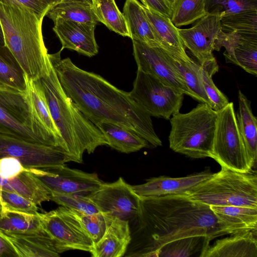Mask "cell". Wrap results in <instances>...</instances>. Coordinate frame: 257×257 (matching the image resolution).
<instances>
[{"label":"cell","mask_w":257,"mask_h":257,"mask_svg":"<svg viewBox=\"0 0 257 257\" xmlns=\"http://www.w3.org/2000/svg\"><path fill=\"white\" fill-rule=\"evenodd\" d=\"M43 20L17 0H0L5 45L33 80L48 74L52 66L42 35Z\"/></svg>","instance_id":"4"},{"label":"cell","mask_w":257,"mask_h":257,"mask_svg":"<svg viewBox=\"0 0 257 257\" xmlns=\"http://www.w3.org/2000/svg\"><path fill=\"white\" fill-rule=\"evenodd\" d=\"M29 170L14 157H7L0 159V177L2 178L11 179Z\"/></svg>","instance_id":"42"},{"label":"cell","mask_w":257,"mask_h":257,"mask_svg":"<svg viewBox=\"0 0 257 257\" xmlns=\"http://www.w3.org/2000/svg\"><path fill=\"white\" fill-rule=\"evenodd\" d=\"M230 234L257 229V208L236 206H210Z\"/></svg>","instance_id":"26"},{"label":"cell","mask_w":257,"mask_h":257,"mask_svg":"<svg viewBox=\"0 0 257 257\" xmlns=\"http://www.w3.org/2000/svg\"><path fill=\"white\" fill-rule=\"evenodd\" d=\"M256 230L239 231L217 239L200 257H257Z\"/></svg>","instance_id":"20"},{"label":"cell","mask_w":257,"mask_h":257,"mask_svg":"<svg viewBox=\"0 0 257 257\" xmlns=\"http://www.w3.org/2000/svg\"><path fill=\"white\" fill-rule=\"evenodd\" d=\"M106 217L105 232L102 238L94 244L90 253L93 257L122 256L132 239L128 220L114 216Z\"/></svg>","instance_id":"19"},{"label":"cell","mask_w":257,"mask_h":257,"mask_svg":"<svg viewBox=\"0 0 257 257\" xmlns=\"http://www.w3.org/2000/svg\"><path fill=\"white\" fill-rule=\"evenodd\" d=\"M7 157L17 159L29 169H42L71 161L59 146L33 143L0 134V159Z\"/></svg>","instance_id":"12"},{"label":"cell","mask_w":257,"mask_h":257,"mask_svg":"<svg viewBox=\"0 0 257 257\" xmlns=\"http://www.w3.org/2000/svg\"><path fill=\"white\" fill-rule=\"evenodd\" d=\"M61 51L49 54L51 63L66 94L92 122H111L135 133L154 147L162 145L151 116L129 92L98 74L81 69L69 58L61 59Z\"/></svg>","instance_id":"1"},{"label":"cell","mask_w":257,"mask_h":257,"mask_svg":"<svg viewBox=\"0 0 257 257\" xmlns=\"http://www.w3.org/2000/svg\"><path fill=\"white\" fill-rule=\"evenodd\" d=\"M50 200L62 206L85 214L100 212L88 196L51 192Z\"/></svg>","instance_id":"39"},{"label":"cell","mask_w":257,"mask_h":257,"mask_svg":"<svg viewBox=\"0 0 257 257\" xmlns=\"http://www.w3.org/2000/svg\"><path fill=\"white\" fill-rule=\"evenodd\" d=\"M224 47L223 55L227 63H232L248 73L257 74V34L219 33L213 50Z\"/></svg>","instance_id":"16"},{"label":"cell","mask_w":257,"mask_h":257,"mask_svg":"<svg viewBox=\"0 0 257 257\" xmlns=\"http://www.w3.org/2000/svg\"><path fill=\"white\" fill-rule=\"evenodd\" d=\"M129 94L151 116L167 120L179 112L184 97L183 93L138 70Z\"/></svg>","instance_id":"9"},{"label":"cell","mask_w":257,"mask_h":257,"mask_svg":"<svg viewBox=\"0 0 257 257\" xmlns=\"http://www.w3.org/2000/svg\"><path fill=\"white\" fill-rule=\"evenodd\" d=\"M44 229L38 215L7 210L0 205V230L4 232L22 233Z\"/></svg>","instance_id":"31"},{"label":"cell","mask_w":257,"mask_h":257,"mask_svg":"<svg viewBox=\"0 0 257 257\" xmlns=\"http://www.w3.org/2000/svg\"><path fill=\"white\" fill-rule=\"evenodd\" d=\"M213 174L207 170L182 177H153L147 180L144 184L131 185V187L140 198L187 195L193 188L209 179Z\"/></svg>","instance_id":"17"},{"label":"cell","mask_w":257,"mask_h":257,"mask_svg":"<svg viewBox=\"0 0 257 257\" xmlns=\"http://www.w3.org/2000/svg\"><path fill=\"white\" fill-rule=\"evenodd\" d=\"M47 15L52 21L61 18L95 26L99 22L92 5L77 1H62L52 8Z\"/></svg>","instance_id":"29"},{"label":"cell","mask_w":257,"mask_h":257,"mask_svg":"<svg viewBox=\"0 0 257 257\" xmlns=\"http://www.w3.org/2000/svg\"><path fill=\"white\" fill-rule=\"evenodd\" d=\"M94 14L99 22L123 37H130L125 18L114 0H92Z\"/></svg>","instance_id":"30"},{"label":"cell","mask_w":257,"mask_h":257,"mask_svg":"<svg viewBox=\"0 0 257 257\" xmlns=\"http://www.w3.org/2000/svg\"><path fill=\"white\" fill-rule=\"evenodd\" d=\"M238 98L239 107L236 114L238 126L252 169L257 158V119L252 112L250 101L240 90Z\"/></svg>","instance_id":"24"},{"label":"cell","mask_w":257,"mask_h":257,"mask_svg":"<svg viewBox=\"0 0 257 257\" xmlns=\"http://www.w3.org/2000/svg\"><path fill=\"white\" fill-rule=\"evenodd\" d=\"M217 119V112L202 102L188 112L174 114L170 118V148L191 158L210 157Z\"/></svg>","instance_id":"5"},{"label":"cell","mask_w":257,"mask_h":257,"mask_svg":"<svg viewBox=\"0 0 257 257\" xmlns=\"http://www.w3.org/2000/svg\"><path fill=\"white\" fill-rule=\"evenodd\" d=\"M144 6L171 19L173 0H144Z\"/></svg>","instance_id":"44"},{"label":"cell","mask_w":257,"mask_h":257,"mask_svg":"<svg viewBox=\"0 0 257 257\" xmlns=\"http://www.w3.org/2000/svg\"><path fill=\"white\" fill-rule=\"evenodd\" d=\"M0 134L62 148L60 140L39 119L26 92L19 91L2 85H0Z\"/></svg>","instance_id":"7"},{"label":"cell","mask_w":257,"mask_h":257,"mask_svg":"<svg viewBox=\"0 0 257 257\" xmlns=\"http://www.w3.org/2000/svg\"><path fill=\"white\" fill-rule=\"evenodd\" d=\"M32 107L42 124L63 143L59 132L51 116L44 93L38 84L27 75V90Z\"/></svg>","instance_id":"32"},{"label":"cell","mask_w":257,"mask_h":257,"mask_svg":"<svg viewBox=\"0 0 257 257\" xmlns=\"http://www.w3.org/2000/svg\"><path fill=\"white\" fill-rule=\"evenodd\" d=\"M176 60L177 65L185 83L193 94L194 99L207 104L212 108V103L204 87L200 64L193 59L189 61Z\"/></svg>","instance_id":"35"},{"label":"cell","mask_w":257,"mask_h":257,"mask_svg":"<svg viewBox=\"0 0 257 257\" xmlns=\"http://www.w3.org/2000/svg\"><path fill=\"white\" fill-rule=\"evenodd\" d=\"M143 6L147 17L162 41L163 49L176 59L184 61H190L192 59L186 53L178 28L173 24L171 19L143 5Z\"/></svg>","instance_id":"23"},{"label":"cell","mask_w":257,"mask_h":257,"mask_svg":"<svg viewBox=\"0 0 257 257\" xmlns=\"http://www.w3.org/2000/svg\"><path fill=\"white\" fill-rule=\"evenodd\" d=\"M210 240L205 236H191L168 243L158 251L156 257H186L202 253L209 246Z\"/></svg>","instance_id":"33"},{"label":"cell","mask_w":257,"mask_h":257,"mask_svg":"<svg viewBox=\"0 0 257 257\" xmlns=\"http://www.w3.org/2000/svg\"><path fill=\"white\" fill-rule=\"evenodd\" d=\"M207 14L205 0H173L171 20L177 28L192 24Z\"/></svg>","instance_id":"34"},{"label":"cell","mask_w":257,"mask_h":257,"mask_svg":"<svg viewBox=\"0 0 257 257\" xmlns=\"http://www.w3.org/2000/svg\"><path fill=\"white\" fill-rule=\"evenodd\" d=\"M137 217L141 247L134 256H156L166 244L185 237L203 236L212 240L230 234L209 205L186 194L140 198Z\"/></svg>","instance_id":"2"},{"label":"cell","mask_w":257,"mask_h":257,"mask_svg":"<svg viewBox=\"0 0 257 257\" xmlns=\"http://www.w3.org/2000/svg\"><path fill=\"white\" fill-rule=\"evenodd\" d=\"M35 81L44 93L63 150L71 161L81 163L85 151L90 154L99 146L108 145L100 130L66 94L52 65L48 74Z\"/></svg>","instance_id":"3"},{"label":"cell","mask_w":257,"mask_h":257,"mask_svg":"<svg viewBox=\"0 0 257 257\" xmlns=\"http://www.w3.org/2000/svg\"><path fill=\"white\" fill-rule=\"evenodd\" d=\"M25 171L9 179L0 177V189L20 194L37 205L50 200V191L31 172Z\"/></svg>","instance_id":"25"},{"label":"cell","mask_w":257,"mask_h":257,"mask_svg":"<svg viewBox=\"0 0 257 257\" xmlns=\"http://www.w3.org/2000/svg\"><path fill=\"white\" fill-rule=\"evenodd\" d=\"M0 205L7 210L38 215L37 205L20 194L0 189Z\"/></svg>","instance_id":"40"},{"label":"cell","mask_w":257,"mask_h":257,"mask_svg":"<svg viewBox=\"0 0 257 257\" xmlns=\"http://www.w3.org/2000/svg\"><path fill=\"white\" fill-rule=\"evenodd\" d=\"M72 210L77 217L93 243L97 242L105 232L107 227L106 215L101 212L93 214H85Z\"/></svg>","instance_id":"41"},{"label":"cell","mask_w":257,"mask_h":257,"mask_svg":"<svg viewBox=\"0 0 257 257\" xmlns=\"http://www.w3.org/2000/svg\"><path fill=\"white\" fill-rule=\"evenodd\" d=\"M88 196L100 212L108 216L128 220L137 217L139 212L140 197L122 177L112 183H103Z\"/></svg>","instance_id":"14"},{"label":"cell","mask_w":257,"mask_h":257,"mask_svg":"<svg viewBox=\"0 0 257 257\" xmlns=\"http://www.w3.org/2000/svg\"><path fill=\"white\" fill-rule=\"evenodd\" d=\"M140 1L142 2V4H144V0H140Z\"/></svg>","instance_id":"48"},{"label":"cell","mask_w":257,"mask_h":257,"mask_svg":"<svg viewBox=\"0 0 257 257\" xmlns=\"http://www.w3.org/2000/svg\"><path fill=\"white\" fill-rule=\"evenodd\" d=\"M50 192L88 196L104 182L96 173L71 169L64 164L31 172Z\"/></svg>","instance_id":"13"},{"label":"cell","mask_w":257,"mask_h":257,"mask_svg":"<svg viewBox=\"0 0 257 257\" xmlns=\"http://www.w3.org/2000/svg\"><path fill=\"white\" fill-rule=\"evenodd\" d=\"M192 200L207 205L257 208V176L221 167L209 179L187 193Z\"/></svg>","instance_id":"6"},{"label":"cell","mask_w":257,"mask_h":257,"mask_svg":"<svg viewBox=\"0 0 257 257\" xmlns=\"http://www.w3.org/2000/svg\"><path fill=\"white\" fill-rule=\"evenodd\" d=\"M222 168L248 173L252 171L240 134L233 102L217 111L210 157Z\"/></svg>","instance_id":"8"},{"label":"cell","mask_w":257,"mask_h":257,"mask_svg":"<svg viewBox=\"0 0 257 257\" xmlns=\"http://www.w3.org/2000/svg\"><path fill=\"white\" fill-rule=\"evenodd\" d=\"M32 10L40 19L47 15L48 12L63 0H17Z\"/></svg>","instance_id":"43"},{"label":"cell","mask_w":257,"mask_h":257,"mask_svg":"<svg viewBox=\"0 0 257 257\" xmlns=\"http://www.w3.org/2000/svg\"><path fill=\"white\" fill-rule=\"evenodd\" d=\"M0 257H20L10 240L0 231Z\"/></svg>","instance_id":"45"},{"label":"cell","mask_w":257,"mask_h":257,"mask_svg":"<svg viewBox=\"0 0 257 257\" xmlns=\"http://www.w3.org/2000/svg\"><path fill=\"white\" fill-rule=\"evenodd\" d=\"M106 139L109 146L123 153L148 148L149 143L135 133L115 123L101 121L95 124Z\"/></svg>","instance_id":"27"},{"label":"cell","mask_w":257,"mask_h":257,"mask_svg":"<svg viewBox=\"0 0 257 257\" xmlns=\"http://www.w3.org/2000/svg\"><path fill=\"white\" fill-rule=\"evenodd\" d=\"M63 1H77L86 3L92 5V0H63Z\"/></svg>","instance_id":"47"},{"label":"cell","mask_w":257,"mask_h":257,"mask_svg":"<svg viewBox=\"0 0 257 257\" xmlns=\"http://www.w3.org/2000/svg\"><path fill=\"white\" fill-rule=\"evenodd\" d=\"M5 41L2 26L0 22V46H5Z\"/></svg>","instance_id":"46"},{"label":"cell","mask_w":257,"mask_h":257,"mask_svg":"<svg viewBox=\"0 0 257 257\" xmlns=\"http://www.w3.org/2000/svg\"><path fill=\"white\" fill-rule=\"evenodd\" d=\"M222 17L223 15L218 13L207 14L190 28H178L184 47L189 50L200 64L215 59L213 46L221 30Z\"/></svg>","instance_id":"15"},{"label":"cell","mask_w":257,"mask_h":257,"mask_svg":"<svg viewBox=\"0 0 257 257\" xmlns=\"http://www.w3.org/2000/svg\"><path fill=\"white\" fill-rule=\"evenodd\" d=\"M221 31L238 34H257V10L223 17Z\"/></svg>","instance_id":"36"},{"label":"cell","mask_w":257,"mask_h":257,"mask_svg":"<svg viewBox=\"0 0 257 257\" xmlns=\"http://www.w3.org/2000/svg\"><path fill=\"white\" fill-rule=\"evenodd\" d=\"M39 217L43 228L53 239L58 252L80 250L91 252L94 243L74 212L60 206Z\"/></svg>","instance_id":"10"},{"label":"cell","mask_w":257,"mask_h":257,"mask_svg":"<svg viewBox=\"0 0 257 257\" xmlns=\"http://www.w3.org/2000/svg\"><path fill=\"white\" fill-rule=\"evenodd\" d=\"M53 21V30L61 42V50L68 49L90 57L98 53L94 35L95 25L61 18Z\"/></svg>","instance_id":"18"},{"label":"cell","mask_w":257,"mask_h":257,"mask_svg":"<svg viewBox=\"0 0 257 257\" xmlns=\"http://www.w3.org/2000/svg\"><path fill=\"white\" fill-rule=\"evenodd\" d=\"M0 85L26 92L27 75L9 48L0 46Z\"/></svg>","instance_id":"28"},{"label":"cell","mask_w":257,"mask_h":257,"mask_svg":"<svg viewBox=\"0 0 257 257\" xmlns=\"http://www.w3.org/2000/svg\"><path fill=\"white\" fill-rule=\"evenodd\" d=\"M202 76L205 92L212 104V109L218 111L229 103L226 96L217 87L212 76L218 71V66L215 59L200 64Z\"/></svg>","instance_id":"37"},{"label":"cell","mask_w":257,"mask_h":257,"mask_svg":"<svg viewBox=\"0 0 257 257\" xmlns=\"http://www.w3.org/2000/svg\"><path fill=\"white\" fill-rule=\"evenodd\" d=\"M205 9L207 14L218 13L224 17L257 10V0H205Z\"/></svg>","instance_id":"38"},{"label":"cell","mask_w":257,"mask_h":257,"mask_svg":"<svg viewBox=\"0 0 257 257\" xmlns=\"http://www.w3.org/2000/svg\"><path fill=\"white\" fill-rule=\"evenodd\" d=\"M2 232L13 244L20 257L60 256L54 241L44 229L22 233Z\"/></svg>","instance_id":"22"},{"label":"cell","mask_w":257,"mask_h":257,"mask_svg":"<svg viewBox=\"0 0 257 257\" xmlns=\"http://www.w3.org/2000/svg\"><path fill=\"white\" fill-rule=\"evenodd\" d=\"M132 42L138 70L155 77L178 92L194 99L177 65L176 59L171 54L160 47H152L137 40Z\"/></svg>","instance_id":"11"},{"label":"cell","mask_w":257,"mask_h":257,"mask_svg":"<svg viewBox=\"0 0 257 257\" xmlns=\"http://www.w3.org/2000/svg\"><path fill=\"white\" fill-rule=\"evenodd\" d=\"M122 14L132 40L163 49L162 41L147 17L142 4L138 0H126Z\"/></svg>","instance_id":"21"}]
</instances>
